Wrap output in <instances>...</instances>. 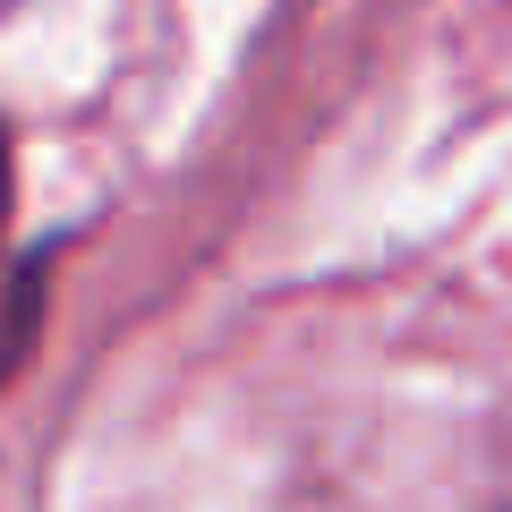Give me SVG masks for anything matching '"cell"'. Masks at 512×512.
<instances>
[{"label":"cell","mask_w":512,"mask_h":512,"mask_svg":"<svg viewBox=\"0 0 512 512\" xmlns=\"http://www.w3.org/2000/svg\"><path fill=\"white\" fill-rule=\"evenodd\" d=\"M0 231H9V137H0Z\"/></svg>","instance_id":"6da1fadb"}]
</instances>
